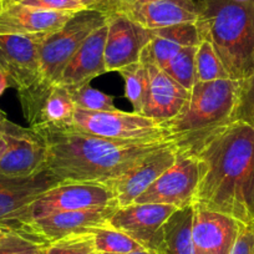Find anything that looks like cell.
<instances>
[{"instance_id": "cell-1", "label": "cell", "mask_w": 254, "mask_h": 254, "mask_svg": "<svg viewBox=\"0 0 254 254\" xmlns=\"http://www.w3.org/2000/svg\"><path fill=\"white\" fill-rule=\"evenodd\" d=\"M199 181L193 206L254 222V127L241 120L212 133L193 153Z\"/></svg>"}, {"instance_id": "cell-2", "label": "cell", "mask_w": 254, "mask_h": 254, "mask_svg": "<svg viewBox=\"0 0 254 254\" xmlns=\"http://www.w3.org/2000/svg\"><path fill=\"white\" fill-rule=\"evenodd\" d=\"M46 145V165L60 182H105L127 172L170 141L127 142L89 135L74 125L61 128H33Z\"/></svg>"}, {"instance_id": "cell-3", "label": "cell", "mask_w": 254, "mask_h": 254, "mask_svg": "<svg viewBox=\"0 0 254 254\" xmlns=\"http://www.w3.org/2000/svg\"><path fill=\"white\" fill-rule=\"evenodd\" d=\"M241 80L196 82L181 111L161 126L178 153L193 155L217 130L234 121Z\"/></svg>"}, {"instance_id": "cell-4", "label": "cell", "mask_w": 254, "mask_h": 254, "mask_svg": "<svg viewBox=\"0 0 254 254\" xmlns=\"http://www.w3.org/2000/svg\"><path fill=\"white\" fill-rule=\"evenodd\" d=\"M196 3L201 40L213 45L229 79H247L254 71V5L236 0Z\"/></svg>"}, {"instance_id": "cell-5", "label": "cell", "mask_w": 254, "mask_h": 254, "mask_svg": "<svg viewBox=\"0 0 254 254\" xmlns=\"http://www.w3.org/2000/svg\"><path fill=\"white\" fill-rule=\"evenodd\" d=\"M107 20L104 14L85 9L75 13L60 29L44 36L39 46L44 80L48 84H58L65 66L84 41L95 30L106 25Z\"/></svg>"}, {"instance_id": "cell-6", "label": "cell", "mask_w": 254, "mask_h": 254, "mask_svg": "<svg viewBox=\"0 0 254 254\" xmlns=\"http://www.w3.org/2000/svg\"><path fill=\"white\" fill-rule=\"evenodd\" d=\"M74 127L81 132L109 140L127 142L168 141L160 124L133 111H89L76 107Z\"/></svg>"}, {"instance_id": "cell-7", "label": "cell", "mask_w": 254, "mask_h": 254, "mask_svg": "<svg viewBox=\"0 0 254 254\" xmlns=\"http://www.w3.org/2000/svg\"><path fill=\"white\" fill-rule=\"evenodd\" d=\"M119 207L114 192L102 182H60L39 197L29 209L28 221L56 212ZM24 224V226H25ZM24 228V227H23Z\"/></svg>"}, {"instance_id": "cell-8", "label": "cell", "mask_w": 254, "mask_h": 254, "mask_svg": "<svg viewBox=\"0 0 254 254\" xmlns=\"http://www.w3.org/2000/svg\"><path fill=\"white\" fill-rule=\"evenodd\" d=\"M59 183L48 170L29 177L0 176V227L23 232L31 204Z\"/></svg>"}, {"instance_id": "cell-9", "label": "cell", "mask_w": 254, "mask_h": 254, "mask_svg": "<svg viewBox=\"0 0 254 254\" xmlns=\"http://www.w3.org/2000/svg\"><path fill=\"white\" fill-rule=\"evenodd\" d=\"M0 132L6 141V150L0 157V176L29 177L45 170L46 145L31 127H21L4 119Z\"/></svg>"}, {"instance_id": "cell-10", "label": "cell", "mask_w": 254, "mask_h": 254, "mask_svg": "<svg viewBox=\"0 0 254 254\" xmlns=\"http://www.w3.org/2000/svg\"><path fill=\"white\" fill-rule=\"evenodd\" d=\"M199 181L198 161L193 155L178 153L176 162L162 173L133 203L170 204L186 208L193 204Z\"/></svg>"}, {"instance_id": "cell-11", "label": "cell", "mask_w": 254, "mask_h": 254, "mask_svg": "<svg viewBox=\"0 0 254 254\" xmlns=\"http://www.w3.org/2000/svg\"><path fill=\"white\" fill-rule=\"evenodd\" d=\"M44 36L0 35V70L5 72L10 87L16 92L45 81L39 59V46Z\"/></svg>"}, {"instance_id": "cell-12", "label": "cell", "mask_w": 254, "mask_h": 254, "mask_svg": "<svg viewBox=\"0 0 254 254\" xmlns=\"http://www.w3.org/2000/svg\"><path fill=\"white\" fill-rule=\"evenodd\" d=\"M177 209L170 204L131 203L115 211L110 226L135 239L143 248L157 252L163 226Z\"/></svg>"}, {"instance_id": "cell-13", "label": "cell", "mask_w": 254, "mask_h": 254, "mask_svg": "<svg viewBox=\"0 0 254 254\" xmlns=\"http://www.w3.org/2000/svg\"><path fill=\"white\" fill-rule=\"evenodd\" d=\"M151 39V30L138 25L128 16L124 14L110 16L104 55L106 72L119 71L140 61L141 54Z\"/></svg>"}, {"instance_id": "cell-14", "label": "cell", "mask_w": 254, "mask_h": 254, "mask_svg": "<svg viewBox=\"0 0 254 254\" xmlns=\"http://www.w3.org/2000/svg\"><path fill=\"white\" fill-rule=\"evenodd\" d=\"M119 207L56 212L29 221L23 232L38 237L46 243L59 241L67 236L87 233L97 227L110 224V218Z\"/></svg>"}, {"instance_id": "cell-15", "label": "cell", "mask_w": 254, "mask_h": 254, "mask_svg": "<svg viewBox=\"0 0 254 254\" xmlns=\"http://www.w3.org/2000/svg\"><path fill=\"white\" fill-rule=\"evenodd\" d=\"M177 156V150L170 143L146 156L127 172L102 183L111 188L119 207L128 206L176 162Z\"/></svg>"}, {"instance_id": "cell-16", "label": "cell", "mask_w": 254, "mask_h": 254, "mask_svg": "<svg viewBox=\"0 0 254 254\" xmlns=\"http://www.w3.org/2000/svg\"><path fill=\"white\" fill-rule=\"evenodd\" d=\"M74 14L0 0V35H48L60 29Z\"/></svg>"}, {"instance_id": "cell-17", "label": "cell", "mask_w": 254, "mask_h": 254, "mask_svg": "<svg viewBox=\"0 0 254 254\" xmlns=\"http://www.w3.org/2000/svg\"><path fill=\"white\" fill-rule=\"evenodd\" d=\"M241 223L227 214L193 206L192 238L197 254H229Z\"/></svg>"}, {"instance_id": "cell-18", "label": "cell", "mask_w": 254, "mask_h": 254, "mask_svg": "<svg viewBox=\"0 0 254 254\" xmlns=\"http://www.w3.org/2000/svg\"><path fill=\"white\" fill-rule=\"evenodd\" d=\"M140 60L147 66L150 76L147 100L142 115L162 125L181 111L190 91L142 54Z\"/></svg>"}, {"instance_id": "cell-19", "label": "cell", "mask_w": 254, "mask_h": 254, "mask_svg": "<svg viewBox=\"0 0 254 254\" xmlns=\"http://www.w3.org/2000/svg\"><path fill=\"white\" fill-rule=\"evenodd\" d=\"M107 24L95 30L72 56L64 69L58 84L67 89H77L90 84L92 79L106 74L105 69V44Z\"/></svg>"}, {"instance_id": "cell-20", "label": "cell", "mask_w": 254, "mask_h": 254, "mask_svg": "<svg viewBox=\"0 0 254 254\" xmlns=\"http://www.w3.org/2000/svg\"><path fill=\"white\" fill-rule=\"evenodd\" d=\"M124 15L148 30L183 23H196L198 8L196 0H153L133 5Z\"/></svg>"}, {"instance_id": "cell-21", "label": "cell", "mask_w": 254, "mask_h": 254, "mask_svg": "<svg viewBox=\"0 0 254 254\" xmlns=\"http://www.w3.org/2000/svg\"><path fill=\"white\" fill-rule=\"evenodd\" d=\"M75 111L76 105L70 90L63 85L55 84L36 105L26 122L31 128H61L72 126Z\"/></svg>"}, {"instance_id": "cell-22", "label": "cell", "mask_w": 254, "mask_h": 254, "mask_svg": "<svg viewBox=\"0 0 254 254\" xmlns=\"http://www.w3.org/2000/svg\"><path fill=\"white\" fill-rule=\"evenodd\" d=\"M193 204L177 209L162 229L158 254H197L192 238Z\"/></svg>"}, {"instance_id": "cell-23", "label": "cell", "mask_w": 254, "mask_h": 254, "mask_svg": "<svg viewBox=\"0 0 254 254\" xmlns=\"http://www.w3.org/2000/svg\"><path fill=\"white\" fill-rule=\"evenodd\" d=\"M117 72L125 81V97L131 102L133 112L142 115L150 85L147 66L140 60Z\"/></svg>"}, {"instance_id": "cell-24", "label": "cell", "mask_w": 254, "mask_h": 254, "mask_svg": "<svg viewBox=\"0 0 254 254\" xmlns=\"http://www.w3.org/2000/svg\"><path fill=\"white\" fill-rule=\"evenodd\" d=\"M89 233L91 234L95 248L99 253L120 254L143 249L138 242L125 234L124 232L115 229L110 224L91 229Z\"/></svg>"}, {"instance_id": "cell-25", "label": "cell", "mask_w": 254, "mask_h": 254, "mask_svg": "<svg viewBox=\"0 0 254 254\" xmlns=\"http://www.w3.org/2000/svg\"><path fill=\"white\" fill-rule=\"evenodd\" d=\"M194 65H196V82L229 79L213 45L206 39H202L197 45Z\"/></svg>"}, {"instance_id": "cell-26", "label": "cell", "mask_w": 254, "mask_h": 254, "mask_svg": "<svg viewBox=\"0 0 254 254\" xmlns=\"http://www.w3.org/2000/svg\"><path fill=\"white\" fill-rule=\"evenodd\" d=\"M196 50L197 46L182 48L170 61L165 70L175 81H177L188 91L196 84V65H194Z\"/></svg>"}, {"instance_id": "cell-27", "label": "cell", "mask_w": 254, "mask_h": 254, "mask_svg": "<svg viewBox=\"0 0 254 254\" xmlns=\"http://www.w3.org/2000/svg\"><path fill=\"white\" fill-rule=\"evenodd\" d=\"M48 243L33 234L11 231L0 238V254H46Z\"/></svg>"}, {"instance_id": "cell-28", "label": "cell", "mask_w": 254, "mask_h": 254, "mask_svg": "<svg viewBox=\"0 0 254 254\" xmlns=\"http://www.w3.org/2000/svg\"><path fill=\"white\" fill-rule=\"evenodd\" d=\"M69 90L77 109L89 110V111H115L117 110V107L115 106L114 96L94 89L90 86V84L77 87V89Z\"/></svg>"}, {"instance_id": "cell-29", "label": "cell", "mask_w": 254, "mask_h": 254, "mask_svg": "<svg viewBox=\"0 0 254 254\" xmlns=\"http://www.w3.org/2000/svg\"><path fill=\"white\" fill-rule=\"evenodd\" d=\"M46 254H100L95 248L91 234L77 233L51 242L46 247Z\"/></svg>"}, {"instance_id": "cell-30", "label": "cell", "mask_w": 254, "mask_h": 254, "mask_svg": "<svg viewBox=\"0 0 254 254\" xmlns=\"http://www.w3.org/2000/svg\"><path fill=\"white\" fill-rule=\"evenodd\" d=\"M151 34L153 36L173 41L182 48L197 46L201 41V35H199L196 23H183L167 26V28L155 29V30H151Z\"/></svg>"}, {"instance_id": "cell-31", "label": "cell", "mask_w": 254, "mask_h": 254, "mask_svg": "<svg viewBox=\"0 0 254 254\" xmlns=\"http://www.w3.org/2000/svg\"><path fill=\"white\" fill-rule=\"evenodd\" d=\"M181 49H182V46L177 45L173 41L152 35V39L148 43V45L143 49L142 55L150 59L152 63H155L160 69L165 71L170 61L175 58V55Z\"/></svg>"}, {"instance_id": "cell-32", "label": "cell", "mask_w": 254, "mask_h": 254, "mask_svg": "<svg viewBox=\"0 0 254 254\" xmlns=\"http://www.w3.org/2000/svg\"><path fill=\"white\" fill-rule=\"evenodd\" d=\"M234 120H241L254 127V71L247 79L241 80V91Z\"/></svg>"}, {"instance_id": "cell-33", "label": "cell", "mask_w": 254, "mask_h": 254, "mask_svg": "<svg viewBox=\"0 0 254 254\" xmlns=\"http://www.w3.org/2000/svg\"><path fill=\"white\" fill-rule=\"evenodd\" d=\"M16 3H21L24 5L50 11L77 13L80 10H85L77 0H20V1H16Z\"/></svg>"}, {"instance_id": "cell-34", "label": "cell", "mask_w": 254, "mask_h": 254, "mask_svg": "<svg viewBox=\"0 0 254 254\" xmlns=\"http://www.w3.org/2000/svg\"><path fill=\"white\" fill-rule=\"evenodd\" d=\"M229 254H254V222L241 223L238 237Z\"/></svg>"}, {"instance_id": "cell-35", "label": "cell", "mask_w": 254, "mask_h": 254, "mask_svg": "<svg viewBox=\"0 0 254 254\" xmlns=\"http://www.w3.org/2000/svg\"><path fill=\"white\" fill-rule=\"evenodd\" d=\"M86 10L99 11L107 18L116 14H122L124 0H77Z\"/></svg>"}, {"instance_id": "cell-36", "label": "cell", "mask_w": 254, "mask_h": 254, "mask_svg": "<svg viewBox=\"0 0 254 254\" xmlns=\"http://www.w3.org/2000/svg\"><path fill=\"white\" fill-rule=\"evenodd\" d=\"M10 87V82H9L8 76L5 75V72L0 70V96L5 92V90Z\"/></svg>"}, {"instance_id": "cell-37", "label": "cell", "mask_w": 254, "mask_h": 254, "mask_svg": "<svg viewBox=\"0 0 254 254\" xmlns=\"http://www.w3.org/2000/svg\"><path fill=\"white\" fill-rule=\"evenodd\" d=\"M148 1H153V0H124V10H122V14L125 13V10L131 8V6L138 5V4H145L148 3Z\"/></svg>"}, {"instance_id": "cell-38", "label": "cell", "mask_w": 254, "mask_h": 254, "mask_svg": "<svg viewBox=\"0 0 254 254\" xmlns=\"http://www.w3.org/2000/svg\"><path fill=\"white\" fill-rule=\"evenodd\" d=\"M100 254H111V253H100ZM120 254H158V253L156 251H152V249L143 248V249H140V251H133V252H128V253H120Z\"/></svg>"}, {"instance_id": "cell-39", "label": "cell", "mask_w": 254, "mask_h": 254, "mask_svg": "<svg viewBox=\"0 0 254 254\" xmlns=\"http://www.w3.org/2000/svg\"><path fill=\"white\" fill-rule=\"evenodd\" d=\"M6 150V141L5 138H4L3 133L0 132V157H1V155H3L4 152H5Z\"/></svg>"}, {"instance_id": "cell-40", "label": "cell", "mask_w": 254, "mask_h": 254, "mask_svg": "<svg viewBox=\"0 0 254 254\" xmlns=\"http://www.w3.org/2000/svg\"><path fill=\"white\" fill-rule=\"evenodd\" d=\"M9 232H11L10 229H6V228H3V227H0V238L5 236L6 233H9Z\"/></svg>"}, {"instance_id": "cell-41", "label": "cell", "mask_w": 254, "mask_h": 254, "mask_svg": "<svg viewBox=\"0 0 254 254\" xmlns=\"http://www.w3.org/2000/svg\"><path fill=\"white\" fill-rule=\"evenodd\" d=\"M236 1H239V3L251 4V5H254V0H236Z\"/></svg>"}, {"instance_id": "cell-42", "label": "cell", "mask_w": 254, "mask_h": 254, "mask_svg": "<svg viewBox=\"0 0 254 254\" xmlns=\"http://www.w3.org/2000/svg\"><path fill=\"white\" fill-rule=\"evenodd\" d=\"M6 117V115H5V112L4 111H1V110H0V121H1V120H4Z\"/></svg>"}, {"instance_id": "cell-43", "label": "cell", "mask_w": 254, "mask_h": 254, "mask_svg": "<svg viewBox=\"0 0 254 254\" xmlns=\"http://www.w3.org/2000/svg\"><path fill=\"white\" fill-rule=\"evenodd\" d=\"M11 1H20V0H11Z\"/></svg>"}]
</instances>
